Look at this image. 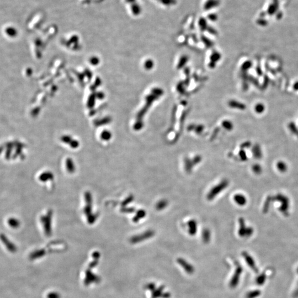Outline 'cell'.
<instances>
[{
	"instance_id": "cell-1",
	"label": "cell",
	"mask_w": 298,
	"mask_h": 298,
	"mask_svg": "<svg viewBox=\"0 0 298 298\" xmlns=\"http://www.w3.org/2000/svg\"><path fill=\"white\" fill-rule=\"evenodd\" d=\"M229 185V181L226 179H222L219 183L212 187L207 195V198L212 201L219 194L221 193L225 189L227 188Z\"/></svg>"
},
{
	"instance_id": "cell-2",
	"label": "cell",
	"mask_w": 298,
	"mask_h": 298,
	"mask_svg": "<svg viewBox=\"0 0 298 298\" xmlns=\"http://www.w3.org/2000/svg\"><path fill=\"white\" fill-rule=\"evenodd\" d=\"M202 160V157L200 155H196L193 158L186 157L184 160V167L187 173L192 172L194 167L198 164L201 162Z\"/></svg>"
},
{
	"instance_id": "cell-3",
	"label": "cell",
	"mask_w": 298,
	"mask_h": 298,
	"mask_svg": "<svg viewBox=\"0 0 298 298\" xmlns=\"http://www.w3.org/2000/svg\"><path fill=\"white\" fill-rule=\"evenodd\" d=\"M239 228L238 233L240 237H249L253 233V228L251 227L246 226L245 220L242 218H240L238 220Z\"/></svg>"
},
{
	"instance_id": "cell-4",
	"label": "cell",
	"mask_w": 298,
	"mask_h": 298,
	"mask_svg": "<svg viewBox=\"0 0 298 298\" xmlns=\"http://www.w3.org/2000/svg\"><path fill=\"white\" fill-rule=\"evenodd\" d=\"M155 234V232L153 230H148L145 231L143 233L138 234L134 236L131 238V242L132 243H136L141 242L144 240L151 238Z\"/></svg>"
},
{
	"instance_id": "cell-5",
	"label": "cell",
	"mask_w": 298,
	"mask_h": 298,
	"mask_svg": "<svg viewBox=\"0 0 298 298\" xmlns=\"http://www.w3.org/2000/svg\"><path fill=\"white\" fill-rule=\"evenodd\" d=\"M177 263L182 267L185 272L189 274H192L194 272V268L193 266L187 262L186 260L182 258H179L177 260Z\"/></svg>"
},
{
	"instance_id": "cell-6",
	"label": "cell",
	"mask_w": 298,
	"mask_h": 298,
	"mask_svg": "<svg viewBox=\"0 0 298 298\" xmlns=\"http://www.w3.org/2000/svg\"><path fill=\"white\" fill-rule=\"evenodd\" d=\"M164 286H160L157 288H155L152 290V298H169L171 295L168 292H164Z\"/></svg>"
},
{
	"instance_id": "cell-7",
	"label": "cell",
	"mask_w": 298,
	"mask_h": 298,
	"mask_svg": "<svg viewBox=\"0 0 298 298\" xmlns=\"http://www.w3.org/2000/svg\"><path fill=\"white\" fill-rule=\"evenodd\" d=\"M188 228V233L191 236L195 235L198 230V224L194 219L189 220L187 223Z\"/></svg>"
},
{
	"instance_id": "cell-8",
	"label": "cell",
	"mask_w": 298,
	"mask_h": 298,
	"mask_svg": "<svg viewBox=\"0 0 298 298\" xmlns=\"http://www.w3.org/2000/svg\"><path fill=\"white\" fill-rule=\"evenodd\" d=\"M233 200L238 205L241 207L245 205L247 202V200L246 196H245L242 194L238 193L235 194L233 196Z\"/></svg>"
},
{
	"instance_id": "cell-9",
	"label": "cell",
	"mask_w": 298,
	"mask_h": 298,
	"mask_svg": "<svg viewBox=\"0 0 298 298\" xmlns=\"http://www.w3.org/2000/svg\"><path fill=\"white\" fill-rule=\"evenodd\" d=\"M221 58V54L218 51H214L210 56V62L209 64V66L211 69H213L215 66L216 63L219 61Z\"/></svg>"
},
{
	"instance_id": "cell-10",
	"label": "cell",
	"mask_w": 298,
	"mask_h": 298,
	"mask_svg": "<svg viewBox=\"0 0 298 298\" xmlns=\"http://www.w3.org/2000/svg\"><path fill=\"white\" fill-rule=\"evenodd\" d=\"M168 205H169L168 200L165 199H162L156 203V205H155V208L157 210L161 211V210H163L164 209L166 208Z\"/></svg>"
},
{
	"instance_id": "cell-11",
	"label": "cell",
	"mask_w": 298,
	"mask_h": 298,
	"mask_svg": "<svg viewBox=\"0 0 298 298\" xmlns=\"http://www.w3.org/2000/svg\"><path fill=\"white\" fill-rule=\"evenodd\" d=\"M202 238L204 243H208L211 239V232L208 228H204L202 233Z\"/></svg>"
},
{
	"instance_id": "cell-12",
	"label": "cell",
	"mask_w": 298,
	"mask_h": 298,
	"mask_svg": "<svg viewBox=\"0 0 298 298\" xmlns=\"http://www.w3.org/2000/svg\"><path fill=\"white\" fill-rule=\"evenodd\" d=\"M240 273V268H238L236 269V272L234 274L233 277L231 279V280L230 281V285L231 287L233 288V287H235L237 285V284H238V276H239Z\"/></svg>"
},
{
	"instance_id": "cell-13",
	"label": "cell",
	"mask_w": 298,
	"mask_h": 298,
	"mask_svg": "<svg viewBox=\"0 0 298 298\" xmlns=\"http://www.w3.org/2000/svg\"><path fill=\"white\" fill-rule=\"evenodd\" d=\"M228 105L230 107L236 109H243L245 107V105L234 100L230 101L228 102Z\"/></svg>"
},
{
	"instance_id": "cell-14",
	"label": "cell",
	"mask_w": 298,
	"mask_h": 298,
	"mask_svg": "<svg viewBox=\"0 0 298 298\" xmlns=\"http://www.w3.org/2000/svg\"><path fill=\"white\" fill-rule=\"evenodd\" d=\"M146 212L143 210V209H141V210H139L137 213L136 214V215L133 218V221L135 223H137L140 220H141V219L144 218V217L146 216Z\"/></svg>"
},
{
	"instance_id": "cell-15",
	"label": "cell",
	"mask_w": 298,
	"mask_h": 298,
	"mask_svg": "<svg viewBox=\"0 0 298 298\" xmlns=\"http://www.w3.org/2000/svg\"><path fill=\"white\" fill-rule=\"evenodd\" d=\"M188 58L187 55H183L179 60V63L177 65V69H181L188 62Z\"/></svg>"
},
{
	"instance_id": "cell-16",
	"label": "cell",
	"mask_w": 298,
	"mask_h": 298,
	"mask_svg": "<svg viewBox=\"0 0 298 298\" xmlns=\"http://www.w3.org/2000/svg\"><path fill=\"white\" fill-rule=\"evenodd\" d=\"M277 168L279 172L283 173V172H285L287 171V170L288 169V166L285 162L281 161L278 162V163L277 164Z\"/></svg>"
},
{
	"instance_id": "cell-17",
	"label": "cell",
	"mask_w": 298,
	"mask_h": 298,
	"mask_svg": "<svg viewBox=\"0 0 298 298\" xmlns=\"http://www.w3.org/2000/svg\"><path fill=\"white\" fill-rule=\"evenodd\" d=\"M66 167H67V171L69 172L70 173L74 172V170H75L74 164L72 162V161L70 159H67V160H66Z\"/></svg>"
},
{
	"instance_id": "cell-18",
	"label": "cell",
	"mask_w": 298,
	"mask_h": 298,
	"mask_svg": "<svg viewBox=\"0 0 298 298\" xmlns=\"http://www.w3.org/2000/svg\"><path fill=\"white\" fill-rule=\"evenodd\" d=\"M221 125L224 128L228 131H230L233 129V124L228 120H225L223 121Z\"/></svg>"
},
{
	"instance_id": "cell-19",
	"label": "cell",
	"mask_w": 298,
	"mask_h": 298,
	"mask_svg": "<svg viewBox=\"0 0 298 298\" xmlns=\"http://www.w3.org/2000/svg\"><path fill=\"white\" fill-rule=\"evenodd\" d=\"M184 83L180 82L179 83L177 86V90L180 94H184L186 92V89L184 87Z\"/></svg>"
},
{
	"instance_id": "cell-20",
	"label": "cell",
	"mask_w": 298,
	"mask_h": 298,
	"mask_svg": "<svg viewBox=\"0 0 298 298\" xmlns=\"http://www.w3.org/2000/svg\"><path fill=\"white\" fill-rule=\"evenodd\" d=\"M204 129V127L203 125H200V124L197 125H195L193 131L195 133L200 134L202 133V132L203 131Z\"/></svg>"
},
{
	"instance_id": "cell-21",
	"label": "cell",
	"mask_w": 298,
	"mask_h": 298,
	"mask_svg": "<svg viewBox=\"0 0 298 298\" xmlns=\"http://www.w3.org/2000/svg\"><path fill=\"white\" fill-rule=\"evenodd\" d=\"M252 171L254 174H259L262 172V167L261 166L258 164H253L252 167Z\"/></svg>"
},
{
	"instance_id": "cell-22",
	"label": "cell",
	"mask_w": 298,
	"mask_h": 298,
	"mask_svg": "<svg viewBox=\"0 0 298 298\" xmlns=\"http://www.w3.org/2000/svg\"><path fill=\"white\" fill-rule=\"evenodd\" d=\"M259 148H258V147H254V148H253V150H252L254 157H256L257 159H259L261 157V151Z\"/></svg>"
},
{
	"instance_id": "cell-23",
	"label": "cell",
	"mask_w": 298,
	"mask_h": 298,
	"mask_svg": "<svg viewBox=\"0 0 298 298\" xmlns=\"http://www.w3.org/2000/svg\"><path fill=\"white\" fill-rule=\"evenodd\" d=\"M239 156L240 157V159H241L242 161H246L247 157V155L246 154V152H245L243 150H241L239 152Z\"/></svg>"
},
{
	"instance_id": "cell-24",
	"label": "cell",
	"mask_w": 298,
	"mask_h": 298,
	"mask_svg": "<svg viewBox=\"0 0 298 298\" xmlns=\"http://www.w3.org/2000/svg\"><path fill=\"white\" fill-rule=\"evenodd\" d=\"M146 65V68H148V69H151L154 66V62L151 60H149L147 61Z\"/></svg>"
},
{
	"instance_id": "cell-25",
	"label": "cell",
	"mask_w": 298,
	"mask_h": 298,
	"mask_svg": "<svg viewBox=\"0 0 298 298\" xmlns=\"http://www.w3.org/2000/svg\"><path fill=\"white\" fill-rule=\"evenodd\" d=\"M256 110H257V112H261V110H262V108L261 105H260V104H258V105H257L256 106Z\"/></svg>"
}]
</instances>
